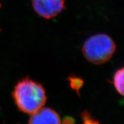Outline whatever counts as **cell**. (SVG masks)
Segmentation results:
<instances>
[{"instance_id":"obj_1","label":"cell","mask_w":124,"mask_h":124,"mask_svg":"<svg viewBox=\"0 0 124 124\" xmlns=\"http://www.w3.org/2000/svg\"><path fill=\"white\" fill-rule=\"evenodd\" d=\"M12 95L18 108L21 112L30 115L44 107L46 101L44 87L29 78L18 82L15 86Z\"/></svg>"},{"instance_id":"obj_2","label":"cell","mask_w":124,"mask_h":124,"mask_svg":"<svg viewBox=\"0 0 124 124\" xmlns=\"http://www.w3.org/2000/svg\"><path fill=\"white\" fill-rule=\"evenodd\" d=\"M116 49V44L111 37L105 33H97L85 41L82 50L87 61L101 65L111 59Z\"/></svg>"},{"instance_id":"obj_3","label":"cell","mask_w":124,"mask_h":124,"mask_svg":"<svg viewBox=\"0 0 124 124\" xmlns=\"http://www.w3.org/2000/svg\"><path fill=\"white\" fill-rule=\"evenodd\" d=\"M32 3L35 12L46 19L57 16L65 7V0H32Z\"/></svg>"},{"instance_id":"obj_4","label":"cell","mask_w":124,"mask_h":124,"mask_svg":"<svg viewBox=\"0 0 124 124\" xmlns=\"http://www.w3.org/2000/svg\"><path fill=\"white\" fill-rule=\"evenodd\" d=\"M29 124H61V120L55 110L42 107L31 114Z\"/></svg>"},{"instance_id":"obj_5","label":"cell","mask_w":124,"mask_h":124,"mask_svg":"<svg viewBox=\"0 0 124 124\" xmlns=\"http://www.w3.org/2000/svg\"><path fill=\"white\" fill-rule=\"evenodd\" d=\"M124 68L118 69L113 76V85L115 90L120 95H124Z\"/></svg>"},{"instance_id":"obj_6","label":"cell","mask_w":124,"mask_h":124,"mask_svg":"<svg viewBox=\"0 0 124 124\" xmlns=\"http://www.w3.org/2000/svg\"><path fill=\"white\" fill-rule=\"evenodd\" d=\"M81 117H82V122H83L82 124H100L99 122L93 118V116H91V114L88 112H84L82 113ZM64 124H73V120L71 119L69 117L65 118Z\"/></svg>"},{"instance_id":"obj_7","label":"cell","mask_w":124,"mask_h":124,"mask_svg":"<svg viewBox=\"0 0 124 124\" xmlns=\"http://www.w3.org/2000/svg\"><path fill=\"white\" fill-rule=\"evenodd\" d=\"M0 31H1V28H0Z\"/></svg>"}]
</instances>
